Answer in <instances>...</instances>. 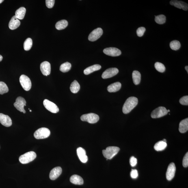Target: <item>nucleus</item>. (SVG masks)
Here are the masks:
<instances>
[{
  "instance_id": "f257e3e1",
  "label": "nucleus",
  "mask_w": 188,
  "mask_h": 188,
  "mask_svg": "<svg viewBox=\"0 0 188 188\" xmlns=\"http://www.w3.org/2000/svg\"><path fill=\"white\" fill-rule=\"evenodd\" d=\"M138 103V99L136 97L131 96L127 99L122 108L123 112L125 114L129 113Z\"/></svg>"
},
{
  "instance_id": "f03ea898",
  "label": "nucleus",
  "mask_w": 188,
  "mask_h": 188,
  "mask_svg": "<svg viewBox=\"0 0 188 188\" xmlns=\"http://www.w3.org/2000/svg\"><path fill=\"white\" fill-rule=\"evenodd\" d=\"M120 150V148L118 147H108L106 150H102V154L106 159L111 160L118 153Z\"/></svg>"
},
{
  "instance_id": "7ed1b4c3",
  "label": "nucleus",
  "mask_w": 188,
  "mask_h": 188,
  "mask_svg": "<svg viewBox=\"0 0 188 188\" xmlns=\"http://www.w3.org/2000/svg\"><path fill=\"white\" fill-rule=\"evenodd\" d=\"M36 157V153L34 152L31 151L26 153L23 155L20 156L19 160L20 163L25 164L33 161Z\"/></svg>"
},
{
  "instance_id": "20e7f679",
  "label": "nucleus",
  "mask_w": 188,
  "mask_h": 188,
  "mask_svg": "<svg viewBox=\"0 0 188 188\" xmlns=\"http://www.w3.org/2000/svg\"><path fill=\"white\" fill-rule=\"evenodd\" d=\"M81 120L83 121H86L90 123H95L99 120V117L98 115L93 113L87 114L82 115Z\"/></svg>"
},
{
  "instance_id": "39448f33",
  "label": "nucleus",
  "mask_w": 188,
  "mask_h": 188,
  "mask_svg": "<svg viewBox=\"0 0 188 188\" xmlns=\"http://www.w3.org/2000/svg\"><path fill=\"white\" fill-rule=\"evenodd\" d=\"M50 135V130L46 128H42L37 130L35 132L34 136L38 139L47 138Z\"/></svg>"
},
{
  "instance_id": "423d86ee",
  "label": "nucleus",
  "mask_w": 188,
  "mask_h": 188,
  "mask_svg": "<svg viewBox=\"0 0 188 188\" xmlns=\"http://www.w3.org/2000/svg\"><path fill=\"white\" fill-rule=\"evenodd\" d=\"M168 113L167 110L165 107H159L152 111L151 116L153 118H159L165 116Z\"/></svg>"
},
{
  "instance_id": "0eeeda50",
  "label": "nucleus",
  "mask_w": 188,
  "mask_h": 188,
  "mask_svg": "<svg viewBox=\"0 0 188 188\" xmlns=\"http://www.w3.org/2000/svg\"><path fill=\"white\" fill-rule=\"evenodd\" d=\"M20 82L24 90L28 91L31 87V82L30 79L27 76L22 75L20 77Z\"/></svg>"
},
{
  "instance_id": "6e6552de",
  "label": "nucleus",
  "mask_w": 188,
  "mask_h": 188,
  "mask_svg": "<svg viewBox=\"0 0 188 188\" xmlns=\"http://www.w3.org/2000/svg\"><path fill=\"white\" fill-rule=\"evenodd\" d=\"M26 102L25 99L21 96H19L16 98V101L14 103V105L18 111L23 113H25L26 111L24 108V106H26Z\"/></svg>"
},
{
  "instance_id": "1a4fd4ad",
  "label": "nucleus",
  "mask_w": 188,
  "mask_h": 188,
  "mask_svg": "<svg viewBox=\"0 0 188 188\" xmlns=\"http://www.w3.org/2000/svg\"><path fill=\"white\" fill-rule=\"evenodd\" d=\"M103 33V30L101 28H98L91 33L88 37V40L90 41H95L100 38Z\"/></svg>"
},
{
  "instance_id": "9d476101",
  "label": "nucleus",
  "mask_w": 188,
  "mask_h": 188,
  "mask_svg": "<svg viewBox=\"0 0 188 188\" xmlns=\"http://www.w3.org/2000/svg\"><path fill=\"white\" fill-rule=\"evenodd\" d=\"M44 107L51 113H56L59 112V109L57 105L48 99H45L43 101Z\"/></svg>"
},
{
  "instance_id": "9b49d317",
  "label": "nucleus",
  "mask_w": 188,
  "mask_h": 188,
  "mask_svg": "<svg viewBox=\"0 0 188 188\" xmlns=\"http://www.w3.org/2000/svg\"><path fill=\"white\" fill-rule=\"evenodd\" d=\"M119 70L116 68H111L108 69L102 73V77L103 79H107L111 78L117 75Z\"/></svg>"
},
{
  "instance_id": "f8f14e48",
  "label": "nucleus",
  "mask_w": 188,
  "mask_h": 188,
  "mask_svg": "<svg viewBox=\"0 0 188 188\" xmlns=\"http://www.w3.org/2000/svg\"><path fill=\"white\" fill-rule=\"evenodd\" d=\"M103 52L105 55L111 57H117L121 54V51L118 48H105Z\"/></svg>"
},
{
  "instance_id": "ddd939ff",
  "label": "nucleus",
  "mask_w": 188,
  "mask_h": 188,
  "mask_svg": "<svg viewBox=\"0 0 188 188\" xmlns=\"http://www.w3.org/2000/svg\"><path fill=\"white\" fill-rule=\"evenodd\" d=\"M176 171L175 165L174 163H172L169 165L167 167L166 172L167 179L170 181L174 178Z\"/></svg>"
},
{
  "instance_id": "4468645a",
  "label": "nucleus",
  "mask_w": 188,
  "mask_h": 188,
  "mask_svg": "<svg viewBox=\"0 0 188 188\" xmlns=\"http://www.w3.org/2000/svg\"><path fill=\"white\" fill-rule=\"evenodd\" d=\"M40 70L44 75L48 76L51 73V65L48 61H44L40 64Z\"/></svg>"
},
{
  "instance_id": "2eb2a0df",
  "label": "nucleus",
  "mask_w": 188,
  "mask_h": 188,
  "mask_svg": "<svg viewBox=\"0 0 188 188\" xmlns=\"http://www.w3.org/2000/svg\"><path fill=\"white\" fill-rule=\"evenodd\" d=\"M171 5L174 6L178 9H182L184 11H187L188 5L187 4L183 1H178L177 0H172L170 2Z\"/></svg>"
},
{
  "instance_id": "dca6fc26",
  "label": "nucleus",
  "mask_w": 188,
  "mask_h": 188,
  "mask_svg": "<svg viewBox=\"0 0 188 188\" xmlns=\"http://www.w3.org/2000/svg\"><path fill=\"white\" fill-rule=\"evenodd\" d=\"M0 123L6 127H9L12 125V121L8 115L0 113Z\"/></svg>"
},
{
  "instance_id": "f3484780",
  "label": "nucleus",
  "mask_w": 188,
  "mask_h": 188,
  "mask_svg": "<svg viewBox=\"0 0 188 188\" xmlns=\"http://www.w3.org/2000/svg\"><path fill=\"white\" fill-rule=\"evenodd\" d=\"M62 169L60 167H57L52 169L50 174V178L52 180H55L61 174Z\"/></svg>"
},
{
  "instance_id": "a211bd4d",
  "label": "nucleus",
  "mask_w": 188,
  "mask_h": 188,
  "mask_svg": "<svg viewBox=\"0 0 188 188\" xmlns=\"http://www.w3.org/2000/svg\"><path fill=\"white\" fill-rule=\"evenodd\" d=\"M77 154L80 160L83 163H86L88 160V157L84 149L79 147L77 150Z\"/></svg>"
},
{
  "instance_id": "6ab92c4d",
  "label": "nucleus",
  "mask_w": 188,
  "mask_h": 188,
  "mask_svg": "<svg viewBox=\"0 0 188 188\" xmlns=\"http://www.w3.org/2000/svg\"><path fill=\"white\" fill-rule=\"evenodd\" d=\"M20 25L19 20L15 16H13L9 23V28L11 30L16 29Z\"/></svg>"
},
{
  "instance_id": "aec40b11",
  "label": "nucleus",
  "mask_w": 188,
  "mask_h": 188,
  "mask_svg": "<svg viewBox=\"0 0 188 188\" xmlns=\"http://www.w3.org/2000/svg\"><path fill=\"white\" fill-rule=\"evenodd\" d=\"M121 87V84L119 82H116L109 85L107 87V90L109 92H118Z\"/></svg>"
},
{
  "instance_id": "412c9836",
  "label": "nucleus",
  "mask_w": 188,
  "mask_h": 188,
  "mask_svg": "<svg viewBox=\"0 0 188 188\" xmlns=\"http://www.w3.org/2000/svg\"><path fill=\"white\" fill-rule=\"evenodd\" d=\"M179 130L180 133H184L188 130V118H187L182 120L179 125Z\"/></svg>"
},
{
  "instance_id": "4be33fe9",
  "label": "nucleus",
  "mask_w": 188,
  "mask_h": 188,
  "mask_svg": "<svg viewBox=\"0 0 188 188\" xmlns=\"http://www.w3.org/2000/svg\"><path fill=\"white\" fill-rule=\"evenodd\" d=\"M101 68V66L100 65H94L85 69L84 71V73L85 75H88L94 72L100 70Z\"/></svg>"
},
{
  "instance_id": "5701e85b",
  "label": "nucleus",
  "mask_w": 188,
  "mask_h": 188,
  "mask_svg": "<svg viewBox=\"0 0 188 188\" xmlns=\"http://www.w3.org/2000/svg\"><path fill=\"white\" fill-rule=\"evenodd\" d=\"M70 181L75 185H81L84 183L83 178L78 175H74L70 178Z\"/></svg>"
},
{
  "instance_id": "b1692460",
  "label": "nucleus",
  "mask_w": 188,
  "mask_h": 188,
  "mask_svg": "<svg viewBox=\"0 0 188 188\" xmlns=\"http://www.w3.org/2000/svg\"><path fill=\"white\" fill-rule=\"evenodd\" d=\"M132 77L133 83L135 85H137L140 83L141 79V75L140 72L137 70L134 71L132 74Z\"/></svg>"
},
{
  "instance_id": "393cba45",
  "label": "nucleus",
  "mask_w": 188,
  "mask_h": 188,
  "mask_svg": "<svg viewBox=\"0 0 188 188\" xmlns=\"http://www.w3.org/2000/svg\"><path fill=\"white\" fill-rule=\"evenodd\" d=\"M26 13V9L24 7H21L16 11L15 16L18 20H22L25 16Z\"/></svg>"
},
{
  "instance_id": "a878e982",
  "label": "nucleus",
  "mask_w": 188,
  "mask_h": 188,
  "mask_svg": "<svg viewBox=\"0 0 188 188\" xmlns=\"http://www.w3.org/2000/svg\"><path fill=\"white\" fill-rule=\"evenodd\" d=\"M167 143L163 141H158L154 146V148L157 151H160L164 150L167 146Z\"/></svg>"
},
{
  "instance_id": "bb28decb",
  "label": "nucleus",
  "mask_w": 188,
  "mask_h": 188,
  "mask_svg": "<svg viewBox=\"0 0 188 188\" xmlns=\"http://www.w3.org/2000/svg\"><path fill=\"white\" fill-rule=\"evenodd\" d=\"M80 89V86L77 81H74L71 84L70 90L71 92L74 94H76L79 92Z\"/></svg>"
},
{
  "instance_id": "cd10ccee",
  "label": "nucleus",
  "mask_w": 188,
  "mask_h": 188,
  "mask_svg": "<svg viewBox=\"0 0 188 188\" xmlns=\"http://www.w3.org/2000/svg\"><path fill=\"white\" fill-rule=\"evenodd\" d=\"M68 25V22L66 20H61L57 22L55 25V28L58 30H61L66 28Z\"/></svg>"
},
{
  "instance_id": "c85d7f7f",
  "label": "nucleus",
  "mask_w": 188,
  "mask_h": 188,
  "mask_svg": "<svg viewBox=\"0 0 188 188\" xmlns=\"http://www.w3.org/2000/svg\"><path fill=\"white\" fill-rule=\"evenodd\" d=\"M72 65L70 63L66 62L61 65L60 70L63 72H66L69 71L71 68Z\"/></svg>"
},
{
  "instance_id": "c756f323",
  "label": "nucleus",
  "mask_w": 188,
  "mask_h": 188,
  "mask_svg": "<svg viewBox=\"0 0 188 188\" xmlns=\"http://www.w3.org/2000/svg\"><path fill=\"white\" fill-rule=\"evenodd\" d=\"M33 45L32 39L28 38L26 39L24 42L23 45L24 49L25 51H28L30 50Z\"/></svg>"
},
{
  "instance_id": "7c9ffc66",
  "label": "nucleus",
  "mask_w": 188,
  "mask_h": 188,
  "mask_svg": "<svg viewBox=\"0 0 188 188\" xmlns=\"http://www.w3.org/2000/svg\"><path fill=\"white\" fill-rule=\"evenodd\" d=\"M170 46L172 50L177 51L181 47V44L178 40H173L170 43Z\"/></svg>"
},
{
  "instance_id": "2f4dec72",
  "label": "nucleus",
  "mask_w": 188,
  "mask_h": 188,
  "mask_svg": "<svg viewBox=\"0 0 188 188\" xmlns=\"http://www.w3.org/2000/svg\"><path fill=\"white\" fill-rule=\"evenodd\" d=\"M155 20L156 23L160 25H162L166 22V18L164 15H160L155 17Z\"/></svg>"
},
{
  "instance_id": "473e14b6",
  "label": "nucleus",
  "mask_w": 188,
  "mask_h": 188,
  "mask_svg": "<svg viewBox=\"0 0 188 188\" xmlns=\"http://www.w3.org/2000/svg\"><path fill=\"white\" fill-rule=\"evenodd\" d=\"M8 92L9 88L6 84L3 82H0V94H3Z\"/></svg>"
},
{
  "instance_id": "72a5a7b5",
  "label": "nucleus",
  "mask_w": 188,
  "mask_h": 188,
  "mask_svg": "<svg viewBox=\"0 0 188 188\" xmlns=\"http://www.w3.org/2000/svg\"><path fill=\"white\" fill-rule=\"evenodd\" d=\"M154 66L156 70L157 71L160 72H165V65L162 63L159 62H156L155 63Z\"/></svg>"
},
{
  "instance_id": "f704fd0d",
  "label": "nucleus",
  "mask_w": 188,
  "mask_h": 188,
  "mask_svg": "<svg viewBox=\"0 0 188 188\" xmlns=\"http://www.w3.org/2000/svg\"><path fill=\"white\" fill-rule=\"evenodd\" d=\"M146 31V29L144 27H140L138 28L137 31V36L141 37L143 36Z\"/></svg>"
},
{
  "instance_id": "c9c22d12",
  "label": "nucleus",
  "mask_w": 188,
  "mask_h": 188,
  "mask_svg": "<svg viewBox=\"0 0 188 188\" xmlns=\"http://www.w3.org/2000/svg\"><path fill=\"white\" fill-rule=\"evenodd\" d=\"M180 103L182 105H188V96H184L180 99Z\"/></svg>"
},
{
  "instance_id": "e433bc0d",
  "label": "nucleus",
  "mask_w": 188,
  "mask_h": 188,
  "mask_svg": "<svg viewBox=\"0 0 188 188\" xmlns=\"http://www.w3.org/2000/svg\"><path fill=\"white\" fill-rule=\"evenodd\" d=\"M45 2L46 6L49 9L52 8L55 3L54 0H46Z\"/></svg>"
},
{
  "instance_id": "4c0bfd02",
  "label": "nucleus",
  "mask_w": 188,
  "mask_h": 188,
  "mask_svg": "<svg viewBox=\"0 0 188 188\" xmlns=\"http://www.w3.org/2000/svg\"><path fill=\"white\" fill-rule=\"evenodd\" d=\"M183 165L184 167H187L188 166V153H187L184 156L183 161Z\"/></svg>"
},
{
  "instance_id": "58836bf2",
  "label": "nucleus",
  "mask_w": 188,
  "mask_h": 188,
  "mask_svg": "<svg viewBox=\"0 0 188 188\" xmlns=\"http://www.w3.org/2000/svg\"><path fill=\"white\" fill-rule=\"evenodd\" d=\"M137 159L134 156H132V157L130 158V165H131L132 167H134L135 166L137 165Z\"/></svg>"
},
{
  "instance_id": "ea45409f",
  "label": "nucleus",
  "mask_w": 188,
  "mask_h": 188,
  "mask_svg": "<svg viewBox=\"0 0 188 188\" xmlns=\"http://www.w3.org/2000/svg\"><path fill=\"white\" fill-rule=\"evenodd\" d=\"M130 176L133 179H136L137 178L138 176V172L136 169H132L131 173H130Z\"/></svg>"
},
{
  "instance_id": "a19ab883",
  "label": "nucleus",
  "mask_w": 188,
  "mask_h": 188,
  "mask_svg": "<svg viewBox=\"0 0 188 188\" xmlns=\"http://www.w3.org/2000/svg\"><path fill=\"white\" fill-rule=\"evenodd\" d=\"M3 59V57H2V56L0 55V62H1V61Z\"/></svg>"
},
{
  "instance_id": "79ce46f5",
  "label": "nucleus",
  "mask_w": 188,
  "mask_h": 188,
  "mask_svg": "<svg viewBox=\"0 0 188 188\" xmlns=\"http://www.w3.org/2000/svg\"><path fill=\"white\" fill-rule=\"evenodd\" d=\"M185 69L186 70H187V73L188 72V66H186L185 67Z\"/></svg>"
},
{
  "instance_id": "37998d69",
  "label": "nucleus",
  "mask_w": 188,
  "mask_h": 188,
  "mask_svg": "<svg viewBox=\"0 0 188 188\" xmlns=\"http://www.w3.org/2000/svg\"><path fill=\"white\" fill-rule=\"evenodd\" d=\"M162 141H164V142H165V143H166V142H167V140H166V139H164L163 140H162Z\"/></svg>"
},
{
  "instance_id": "c03bdc74",
  "label": "nucleus",
  "mask_w": 188,
  "mask_h": 188,
  "mask_svg": "<svg viewBox=\"0 0 188 188\" xmlns=\"http://www.w3.org/2000/svg\"><path fill=\"white\" fill-rule=\"evenodd\" d=\"M3 1V0H0V4L2 3Z\"/></svg>"
},
{
  "instance_id": "a18cd8bd",
  "label": "nucleus",
  "mask_w": 188,
  "mask_h": 188,
  "mask_svg": "<svg viewBox=\"0 0 188 188\" xmlns=\"http://www.w3.org/2000/svg\"><path fill=\"white\" fill-rule=\"evenodd\" d=\"M167 111H168V112H170V110H169V109L168 110H167Z\"/></svg>"
},
{
  "instance_id": "49530a36",
  "label": "nucleus",
  "mask_w": 188,
  "mask_h": 188,
  "mask_svg": "<svg viewBox=\"0 0 188 188\" xmlns=\"http://www.w3.org/2000/svg\"><path fill=\"white\" fill-rule=\"evenodd\" d=\"M29 111H30V112H31V111H31V110H30Z\"/></svg>"
}]
</instances>
